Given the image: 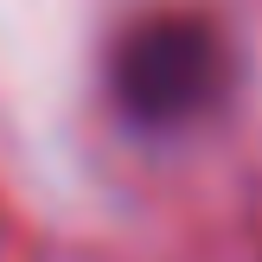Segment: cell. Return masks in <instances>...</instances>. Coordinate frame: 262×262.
I'll use <instances>...</instances> for the list:
<instances>
[{
    "mask_svg": "<svg viewBox=\"0 0 262 262\" xmlns=\"http://www.w3.org/2000/svg\"><path fill=\"white\" fill-rule=\"evenodd\" d=\"M224 38L211 32L205 19H147L122 38L115 51V90H122L128 115L141 122H186L199 115L205 102L224 90Z\"/></svg>",
    "mask_w": 262,
    "mask_h": 262,
    "instance_id": "1",
    "label": "cell"
}]
</instances>
